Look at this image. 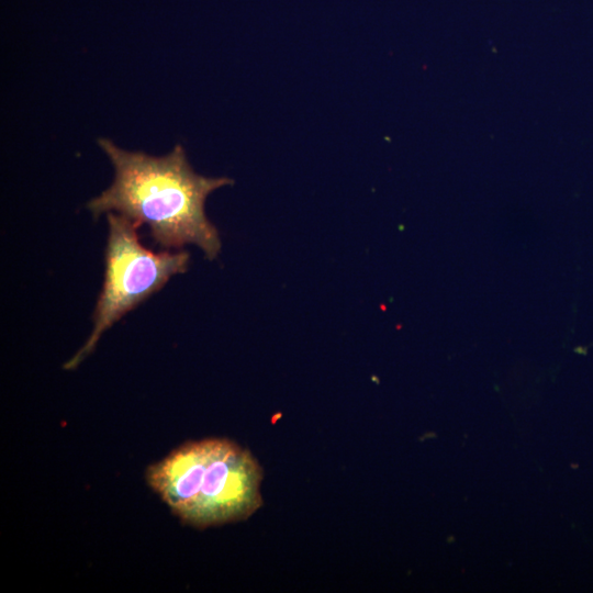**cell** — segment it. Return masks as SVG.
<instances>
[{"label":"cell","mask_w":593,"mask_h":593,"mask_svg":"<svg viewBox=\"0 0 593 593\" xmlns=\"http://www.w3.org/2000/svg\"><path fill=\"white\" fill-rule=\"evenodd\" d=\"M98 144L113 166L114 179L87 203L94 217L114 212L147 225L154 242L165 249L192 244L208 259L217 257L221 239L204 204L214 190L233 184L232 179L197 174L180 144L159 157L125 150L108 138Z\"/></svg>","instance_id":"1"},{"label":"cell","mask_w":593,"mask_h":593,"mask_svg":"<svg viewBox=\"0 0 593 593\" xmlns=\"http://www.w3.org/2000/svg\"><path fill=\"white\" fill-rule=\"evenodd\" d=\"M104 280L93 312L92 331L85 345L64 365L77 368L96 348L100 337L124 314L160 290L175 275L186 272L190 256L186 250L160 253L142 245L139 225L109 212Z\"/></svg>","instance_id":"3"},{"label":"cell","mask_w":593,"mask_h":593,"mask_svg":"<svg viewBox=\"0 0 593 593\" xmlns=\"http://www.w3.org/2000/svg\"><path fill=\"white\" fill-rule=\"evenodd\" d=\"M145 478L177 517L197 528L246 519L262 503L260 466L225 438L186 443L150 465Z\"/></svg>","instance_id":"2"}]
</instances>
